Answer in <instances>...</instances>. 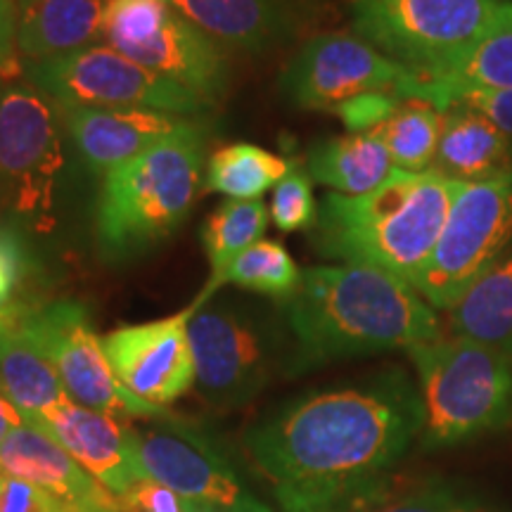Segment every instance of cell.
Instances as JSON below:
<instances>
[{"label": "cell", "instance_id": "1", "mask_svg": "<svg viewBox=\"0 0 512 512\" xmlns=\"http://www.w3.org/2000/svg\"><path fill=\"white\" fill-rule=\"evenodd\" d=\"M420 432L418 384L384 368L280 403L247 427L242 446L278 512H366L399 482Z\"/></svg>", "mask_w": 512, "mask_h": 512}, {"label": "cell", "instance_id": "2", "mask_svg": "<svg viewBox=\"0 0 512 512\" xmlns=\"http://www.w3.org/2000/svg\"><path fill=\"white\" fill-rule=\"evenodd\" d=\"M278 309L292 337L290 377L446 335L439 311L411 283L370 266L306 268L297 292Z\"/></svg>", "mask_w": 512, "mask_h": 512}, {"label": "cell", "instance_id": "3", "mask_svg": "<svg viewBox=\"0 0 512 512\" xmlns=\"http://www.w3.org/2000/svg\"><path fill=\"white\" fill-rule=\"evenodd\" d=\"M458 188L434 169H394L363 195L328 192L311 242L323 259L377 268L413 285L437 247Z\"/></svg>", "mask_w": 512, "mask_h": 512}, {"label": "cell", "instance_id": "4", "mask_svg": "<svg viewBox=\"0 0 512 512\" xmlns=\"http://www.w3.org/2000/svg\"><path fill=\"white\" fill-rule=\"evenodd\" d=\"M202 131L164 140L102 176L95 245L105 264L150 254L183 226L202 190Z\"/></svg>", "mask_w": 512, "mask_h": 512}, {"label": "cell", "instance_id": "5", "mask_svg": "<svg viewBox=\"0 0 512 512\" xmlns=\"http://www.w3.org/2000/svg\"><path fill=\"white\" fill-rule=\"evenodd\" d=\"M188 337L197 392L216 411L247 406L280 373H290L292 337L278 304L216 292L195 299Z\"/></svg>", "mask_w": 512, "mask_h": 512}, {"label": "cell", "instance_id": "6", "mask_svg": "<svg viewBox=\"0 0 512 512\" xmlns=\"http://www.w3.org/2000/svg\"><path fill=\"white\" fill-rule=\"evenodd\" d=\"M422 399L425 451L472 444L512 425V354L444 335L406 351Z\"/></svg>", "mask_w": 512, "mask_h": 512}, {"label": "cell", "instance_id": "7", "mask_svg": "<svg viewBox=\"0 0 512 512\" xmlns=\"http://www.w3.org/2000/svg\"><path fill=\"white\" fill-rule=\"evenodd\" d=\"M60 110L27 79L0 91V200L19 228L53 233L67 169Z\"/></svg>", "mask_w": 512, "mask_h": 512}, {"label": "cell", "instance_id": "8", "mask_svg": "<svg viewBox=\"0 0 512 512\" xmlns=\"http://www.w3.org/2000/svg\"><path fill=\"white\" fill-rule=\"evenodd\" d=\"M505 0H344L351 31L420 81L439 76L498 15Z\"/></svg>", "mask_w": 512, "mask_h": 512}, {"label": "cell", "instance_id": "9", "mask_svg": "<svg viewBox=\"0 0 512 512\" xmlns=\"http://www.w3.org/2000/svg\"><path fill=\"white\" fill-rule=\"evenodd\" d=\"M100 43L200 95L209 107L228 95V53L169 0H107Z\"/></svg>", "mask_w": 512, "mask_h": 512}, {"label": "cell", "instance_id": "10", "mask_svg": "<svg viewBox=\"0 0 512 512\" xmlns=\"http://www.w3.org/2000/svg\"><path fill=\"white\" fill-rule=\"evenodd\" d=\"M143 477L169 486L192 503L228 512H275L256 494L238 453L200 420L164 413L136 427Z\"/></svg>", "mask_w": 512, "mask_h": 512}, {"label": "cell", "instance_id": "11", "mask_svg": "<svg viewBox=\"0 0 512 512\" xmlns=\"http://www.w3.org/2000/svg\"><path fill=\"white\" fill-rule=\"evenodd\" d=\"M512 249V171L460 185L437 247L413 287L444 313L491 264Z\"/></svg>", "mask_w": 512, "mask_h": 512}, {"label": "cell", "instance_id": "12", "mask_svg": "<svg viewBox=\"0 0 512 512\" xmlns=\"http://www.w3.org/2000/svg\"><path fill=\"white\" fill-rule=\"evenodd\" d=\"M17 323L60 377L64 392L79 406L121 420H150L169 413L140 401L117 380L86 306L72 299L22 304Z\"/></svg>", "mask_w": 512, "mask_h": 512}, {"label": "cell", "instance_id": "13", "mask_svg": "<svg viewBox=\"0 0 512 512\" xmlns=\"http://www.w3.org/2000/svg\"><path fill=\"white\" fill-rule=\"evenodd\" d=\"M24 79L34 83L57 105L76 107H128V110H157L197 117L211 110L200 95L152 74L117 50L95 46L48 57L24 60Z\"/></svg>", "mask_w": 512, "mask_h": 512}, {"label": "cell", "instance_id": "14", "mask_svg": "<svg viewBox=\"0 0 512 512\" xmlns=\"http://www.w3.org/2000/svg\"><path fill=\"white\" fill-rule=\"evenodd\" d=\"M418 79L392 57L356 36L354 31L316 34L299 46L285 64L278 88L299 110L335 112L363 93H396L406 100Z\"/></svg>", "mask_w": 512, "mask_h": 512}, {"label": "cell", "instance_id": "15", "mask_svg": "<svg viewBox=\"0 0 512 512\" xmlns=\"http://www.w3.org/2000/svg\"><path fill=\"white\" fill-rule=\"evenodd\" d=\"M195 306L150 323L121 325L102 335L117 380L133 396L162 408L190 392L197 380L188 323Z\"/></svg>", "mask_w": 512, "mask_h": 512}, {"label": "cell", "instance_id": "16", "mask_svg": "<svg viewBox=\"0 0 512 512\" xmlns=\"http://www.w3.org/2000/svg\"><path fill=\"white\" fill-rule=\"evenodd\" d=\"M57 110L83 164L102 176L164 140L202 131L195 117L171 112L76 105H57Z\"/></svg>", "mask_w": 512, "mask_h": 512}, {"label": "cell", "instance_id": "17", "mask_svg": "<svg viewBox=\"0 0 512 512\" xmlns=\"http://www.w3.org/2000/svg\"><path fill=\"white\" fill-rule=\"evenodd\" d=\"M27 422L53 437L112 494H124L128 486L143 479L136 453V427L128 420L64 399Z\"/></svg>", "mask_w": 512, "mask_h": 512}, {"label": "cell", "instance_id": "18", "mask_svg": "<svg viewBox=\"0 0 512 512\" xmlns=\"http://www.w3.org/2000/svg\"><path fill=\"white\" fill-rule=\"evenodd\" d=\"M226 53L266 55L287 46L306 24V0H169Z\"/></svg>", "mask_w": 512, "mask_h": 512}, {"label": "cell", "instance_id": "19", "mask_svg": "<svg viewBox=\"0 0 512 512\" xmlns=\"http://www.w3.org/2000/svg\"><path fill=\"white\" fill-rule=\"evenodd\" d=\"M0 472L48 491L74 512H119L117 494L29 422L0 441Z\"/></svg>", "mask_w": 512, "mask_h": 512}, {"label": "cell", "instance_id": "20", "mask_svg": "<svg viewBox=\"0 0 512 512\" xmlns=\"http://www.w3.org/2000/svg\"><path fill=\"white\" fill-rule=\"evenodd\" d=\"M475 91H512V0H505L482 36L430 81L415 79L406 100H422L441 112Z\"/></svg>", "mask_w": 512, "mask_h": 512}, {"label": "cell", "instance_id": "21", "mask_svg": "<svg viewBox=\"0 0 512 512\" xmlns=\"http://www.w3.org/2000/svg\"><path fill=\"white\" fill-rule=\"evenodd\" d=\"M107 0H15L17 55L27 62L100 43Z\"/></svg>", "mask_w": 512, "mask_h": 512}, {"label": "cell", "instance_id": "22", "mask_svg": "<svg viewBox=\"0 0 512 512\" xmlns=\"http://www.w3.org/2000/svg\"><path fill=\"white\" fill-rule=\"evenodd\" d=\"M432 169L460 185L512 171V136L467 105H448Z\"/></svg>", "mask_w": 512, "mask_h": 512}, {"label": "cell", "instance_id": "23", "mask_svg": "<svg viewBox=\"0 0 512 512\" xmlns=\"http://www.w3.org/2000/svg\"><path fill=\"white\" fill-rule=\"evenodd\" d=\"M394 162L375 131L316 140L306 152V174L339 195H363L394 174Z\"/></svg>", "mask_w": 512, "mask_h": 512}, {"label": "cell", "instance_id": "24", "mask_svg": "<svg viewBox=\"0 0 512 512\" xmlns=\"http://www.w3.org/2000/svg\"><path fill=\"white\" fill-rule=\"evenodd\" d=\"M444 316L453 337L512 354V249L486 268Z\"/></svg>", "mask_w": 512, "mask_h": 512}, {"label": "cell", "instance_id": "25", "mask_svg": "<svg viewBox=\"0 0 512 512\" xmlns=\"http://www.w3.org/2000/svg\"><path fill=\"white\" fill-rule=\"evenodd\" d=\"M17 309L0 313V392L34 420L69 399L46 356L29 342L17 323Z\"/></svg>", "mask_w": 512, "mask_h": 512}, {"label": "cell", "instance_id": "26", "mask_svg": "<svg viewBox=\"0 0 512 512\" xmlns=\"http://www.w3.org/2000/svg\"><path fill=\"white\" fill-rule=\"evenodd\" d=\"M268 207L261 200H228L209 214L202 228V247L207 252L211 278L197 299L207 302L223 290V278L228 268L242 252L256 245L266 233Z\"/></svg>", "mask_w": 512, "mask_h": 512}, {"label": "cell", "instance_id": "27", "mask_svg": "<svg viewBox=\"0 0 512 512\" xmlns=\"http://www.w3.org/2000/svg\"><path fill=\"white\" fill-rule=\"evenodd\" d=\"M287 157L252 143H233L216 150L204 166V190L219 192L228 200H261L290 174Z\"/></svg>", "mask_w": 512, "mask_h": 512}, {"label": "cell", "instance_id": "28", "mask_svg": "<svg viewBox=\"0 0 512 512\" xmlns=\"http://www.w3.org/2000/svg\"><path fill=\"white\" fill-rule=\"evenodd\" d=\"M444 126V112L422 100H403L392 117L377 128L396 169L430 171Z\"/></svg>", "mask_w": 512, "mask_h": 512}, {"label": "cell", "instance_id": "29", "mask_svg": "<svg viewBox=\"0 0 512 512\" xmlns=\"http://www.w3.org/2000/svg\"><path fill=\"white\" fill-rule=\"evenodd\" d=\"M302 283V268L292 254L273 240H259L228 268L223 287L233 285L252 294H264L275 304L285 302Z\"/></svg>", "mask_w": 512, "mask_h": 512}, {"label": "cell", "instance_id": "30", "mask_svg": "<svg viewBox=\"0 0 512 512\" xmlns=\"http://www.w3.org/2000/svg\"><path fill=\"white\" fill-rule=\"evenodd\" d=\"M366 512H501L470 486L444 477H427L396 486Z\"/></svg>", "mask_w": 512, "mask_h": 512}, {"label": "cell", "instance_id": "31", "mask_svg": "<svg viewBox=\"0 0 512 512\" xmlns=\"http://www.w3.org/2000/svg\"><path fill=\"white\" fill-rule=\"evenodd\" d=\"M318 202L313 197V185L306 171L292 166L290 174L273 188L271 197V221L283 233L297 230H313L318 221Z\"/></svg>", "mask_w": 512, "mask_h": 512}, {"label": "cell", "instance_id": "32", "mask_svg": "<svg viewBox=\"0 0 512 512\" xmlns=\"http://www.w3.org/2000/svg\"><path fill=\"white\" fill-rule=\"evenodd\" d=\"M29 247L22 228L17 223H0V313H8L17 306L19 292L29 278Z\"/></svg>", "mask_w": 512, "mask_h": 512}, {"label": "cell", "instance_id": "33", "mask_svg": "<svg viewBox=\"0 0 512 512\" xmlns=\"http://www.w3.org/2000/svg\"><path fill=\"white\" fill-rule=\"evenodd\" d=\"M401 102L403 98L396 93H363L339 105L332 114L342 119L347 133H370L377 131L384 121L392 117L399 110Z\"/></svg>", "mask_w": 512, "mask_h": 512}, {"label": "cell", "instance_id": "34", "mask_svg": "<svg viewBox=\"0 0 512 512\" xmlns=\"http://www.w3.org/2000/svg\"><path fill=\"white\" fill-rule=\"evenodd\" d=\"M119 512H190L192 501L169 486L143 477L119 494Z\"/></svg>", "mask_w": 512, "mask_h": 512}, {"label": "cell", "instance_id": "35", "mask_svg": "<svg viewBox=\"0 0 512 512\" xmlns=\"http://www.w3.org/2000/svg\"><path fill=\"white\" fill-rule=\"evenodd\" d=\"M0 512H74L60 498L0 472Z\"/></svg>", "mask_w": 512, "mask_h": 512}, {"label": "cell", "instance_id": "36", "mask_svg": "<svg viewBox=\"0 0 512 512\" xmlns=\"http://www.w3.org/2000/svg\"><path fill=\"white\" fill-rule=\"evenodd\" d=\"M456 102L484 114L486 119H491L498 128L512 136V91H475L460 95L451 105H456Z\"/></svg>", "mask_w": 512, "mask_h": 512}, {"label": "cell", "instance_id": "37", "mask_svg": "<svg viewBox=\"0 0 512 512\" xmlns=\"http://www.w3.org/2000/svg\"><path fill=\"white\" fill-rule=\"evenodd\" d=\"M10 67H19L15 41V0H0V72L8 76Z\"/></svg>", "mask_w": 512, "mask_h": 512}, {"label": "cell", "instance_id": "38", "mask_svg": "<svg viewBox=\"0 0 512 512\" xmlns=\"http://www.w3.org/2000/svg\"><path fill=\"white\" fill-rule=\"evenodd\" d=\"M24 415L19 413V408L12 403L8 396L0 392V441H3L8 434H12L17 427L24 425Z\"/></svg>", "mask_w": 512, "mask_h": 512}, {"label": "cell", "instance_id": "39", "mask_svg": "<svg viewBox=\"0 0 512 512\" xmlns=\"http://www.w3.org/2000/svg\"><path fill=\"white\" fill-rule=\"evenodd\" d=\"M190 512H228V510L209 508V505H202V503H192V510Z\"/></svg>", "mask_w": 512, "mask_h": 512}, {"label": "cell", "instance_id": "40", "mask_svg": "<svg viewBox=\"0 0 512 512\" xmlns=\"http://www.w3.org/2000/svg\"><path fill=\"white\" fill-rule=\"evenodd\" d=\"M10 79H8V76H5L3 72H0V91H3V88H5V83H8Z\"/></svg>", "mask_w": 512, "mask_h": 512}, {"label": "cell", "instance_id": "41", "mask_svg": "<svg viewBox=\"0 0 512 512\" xmlns=\"http://www.w3.org/2000/svg\"><path fill=\"white\" fill-rule=\"evenodd\" d=\"M0 209H3V200H0Z\"/></svg>", "mask_w": 512, "mask_h": 512}]
</instances>
